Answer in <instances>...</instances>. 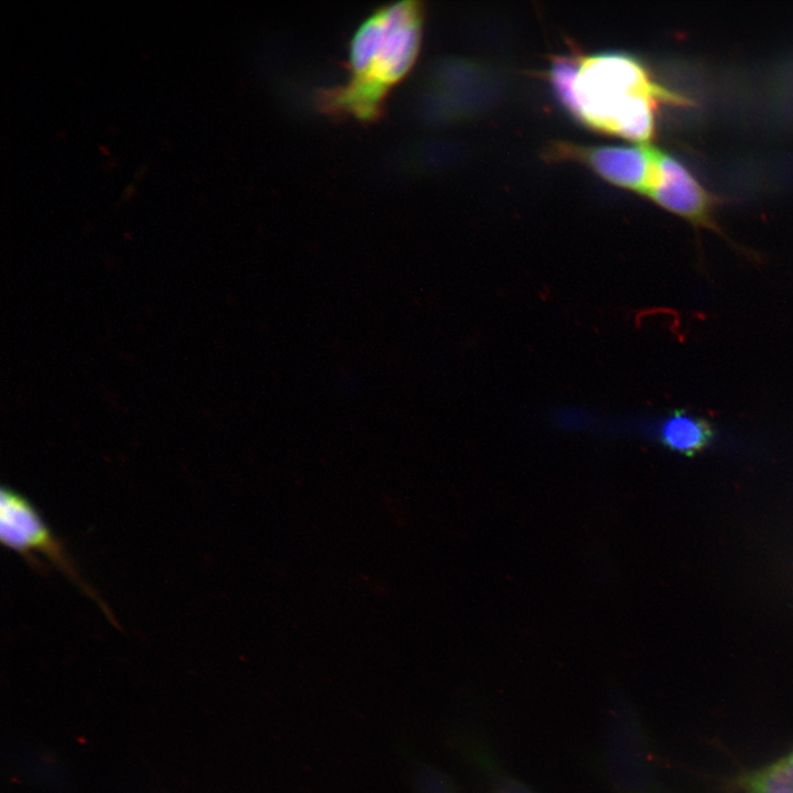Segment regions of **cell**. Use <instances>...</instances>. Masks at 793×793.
<instances>
[{
    "label": "cell",
    "mask_w": 793,
    "mask_h": 793,
    "mask_svg": "<svg viewBox=\"0 0 793 793\" xmlns=\"http://www.w3.org/2000/svg\"><path fill=\"white\" fill-rule=\"evenodd\" d=\"M735 784L746 793H793V749L765 767L741 774Z\"/></svg>",
    "instance_id": "7"
},
{
    "label": "cell",
    "mask_w": 793,
    "mask_h": 793,
    "mask_svg": "<svg viewBox=\"0 0 793 793\" xmlns=\"http://www.w3.org/2000/svg\"><path fill=\"white\" fill-rule=\"evenodd\" d=\"M573 117L599 132L649 143L659 104L688 100L656 83L636 57L599 53L582 57L573 85Z\"/></svg>",
    "instance_id": "2"
},
{
    "label": "cell",
    "mask_w": 793,
    "mask_h": 793,
    "mask_svg": "<svg viewBox=\"0 0 793 793\" xmlns=\"http://www.w3.org/2000/svg\"><path fill=\"white\" fill-rule=\"evenodd\" d=\"M423 8L417 1L385 6L368 17L349 45V79L323 90L322 111L372 121L382 113L391 88L412 69L422 42Z\"/></svg>",
    "instance_id": "1"
},
{
    "label": "cell",
    "mask_w": 793,
    "mask_h": 793,
    "mask_svg": "<svg viewBox=\"0 0 793 793\" xmlns=\"http://www.w3.org/2000/svg\"><path fill=\"white\" fill-rule=\"evenodd\" d=\"M580 58L556 56L550 67L548 78L556 99L571 115L574 111L573 85Z\"/></svg>",
    "instance_id": "8"
},
{
    "label": "cell",
    "mask_w": 793,
    "mask_h": 793,
    "mask_svg": "<svg viewBox=\"0 0 793 793\" xmlns=\"http://www.w3.org/2000/svg\"><path fill=\"white\" fill-rule=\"evenodd\" d=\"M0 539L9 550L19 553L36 569V556L46 557L93 598L116 626L119 623L96 591L80 577L62 542L54 535L34 504L22 493L3 486L0 497Z\"/></svg>",
    "instance_id": "3"
},
{
    "label": "cell",
    "mask_w": 793,
    "mask_h": 793,
    "mask_svg": "<svg viewBox=\"0 0 793 793\" xmlns=\"http://www.w3.org/2000/svg\"><path fill=\"white\" fill-rule=\"evenodd\" d=\"M655 146L650 143L626 145H556L558 157L574 159L590 167L607 182L642 195L653 172Z\"/></svg>",
    "instance_id": "5"
},
{
    "label": "cell",
    "mask_w": 793,
    "mask_h": 793,
    "mask_svg": "<svg viewBox=\"0 0 793 793\" xmlns=\"http://www.w3.org/2000/svg\"><path fill=\"white\" fill-rule=\"evenodd\" d=\"M659 435L670 448L692 454L707 446L714 430L706 420L677 410L662 421Z\"/></svg>",
    "instance_id": "6"
},
{
    "label": "cell",
    "mask_w": 793,
    "mask_h": 793,
    "mask_svg": "<svg viewBox=\"0 0 793 793\" xmlns=\"http://www.w3.org/2000/svg\"><path fill=\"white\" fill-rule=\"evenodd\" d=\"M644 196L686 219L696 229H709L729 241L713 217L714 197L684 164L658 148Z\"/></svg>",
    "instance_id": "4"
}]
</instances>
